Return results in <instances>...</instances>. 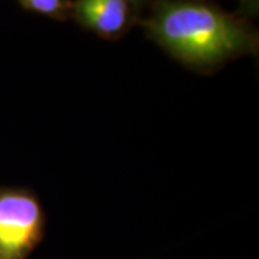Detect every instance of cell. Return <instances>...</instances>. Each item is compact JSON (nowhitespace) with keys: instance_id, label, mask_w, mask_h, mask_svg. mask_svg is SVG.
<instances>
[{"instance_id":"4","label":"cell","mask_w":259,"mask_h":259,"mask_svg":"<svg viewBox=\"0 0 259 259\" xmlns=\"http://www.w3.org/2000/svg\"><path fill=\"white\" fill-rule=\"evenodd\" d=\"M69 5L66 0H28L22 6L39 15L54 19H65L69 13Z\"/></svg>"},{"instance_id":"3","label":"cell","mask_w":259,"mask_h":259,"mask_svg":"<svg viewBox=\"0 0 259 259\" xmlns=\"http://www.w3.org/2000/svg\"><path fill=\"white\" fill-rule=\"evenodd\" d=\"M69 13L82 28L107 39H118L131 25V6L125 0H74Z\"/></svg>"},{"instance_id":"2","label":"cell","mask_w":259,"mask_h":259,"mask_svg":"<svg viewBox=\"0 0 259 259\" xmlns=\"http://www.w3.org/2000/svg\"><path fill=\"white\" fill-rule=\"evenodd\" d=\"M47 214L36 194L0 186V259H28L42 242Z\"/></svg>"},{"instance_id":"5","label":"cell","mask_w":259,"mask_h":259,"mask_svg":"<svg viewBox=\"0 0 259 259\" xmlns=\"http://www.w3.org/2000/svg\"><path fill=\"white\" fill-rule=\"evenodd\" d=\"M239 2V13L243 16L256 18L259 12V0H238Z\"/></svg>"},{"instance_id":"7","label":"cell","mask_w":259,"mask_h":259,"mask_svg":"<svg viewBox=\"0 0 259 259\" xmlns=\"http://www.w3.org/2000/svg\"><path fill=\"white\" fill-rule=\"evenodd\" d=\"M26 2H28V0H19V3H20V5H23V3H26Z\"/></svg>"},{"instance_id":"1","label":"cell","mask_w":259,"mask_h":259,"mask_svg":"<svg viewBox=\"0 0 259 259\" xmlns=\"http://www.w3.org/2000/svg\"><path fill=\"white\" fill-rule=\"evenodd\" d=\"M143 25L151 40L196 71L258 52V35L243 19L199 0H156Z\"/></svg>"},{"instance_id":"6","label":"cell","mask_w":259,"mask_h":259,"mask_svg":"<svg viewBox=\"0 0 259 259\" xmlns=\"http://www.w3.org/2000/svg\"><path fill=\"white\" fill-rule=\"evenodd\" d=\"M127 3H128L130 6H134V8H137L139 5H141L143 3V0H125Z\"/></svg>"}]
</instances>
